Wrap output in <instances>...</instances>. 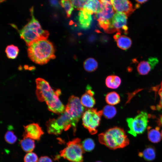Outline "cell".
Here are the masks:
<instances>
[{
  "instance_id": "obj_1",
  "label": "cell",
  "mask_w": 162,
  "mask_h": 162,
  "mask_svg": "<svg viewBox=\"0 0 162 162\" xmlns=\"http://www.w3.org/2000/svg\"><path fill=\"white\" fill-rule=\"evenodd\" d=\"M36 95L38 100L45 101L51 112L57 114L63 113L65 107L59 98L61 94L60 89L54 90L46 81L42 78L36 79Z\"/></svg>"
},
{
  "instance_id": "obj_2",
  "label": "cell",
  "mask_w": 162,
  "mask_h": 162,
  "mask_svg": "<svg viewBox=\"0 0 162 162\" xmlns=\"http://www.w3.org/2000/svg\"><path fill=\"white\" fill-rule=\"evenodd\" d=\"M28 46V56L31 60L37 64H46L56 57L53 44L46 40L35 41Z\"/></svg>"
},
{
  "instance_id": "obj_3",
  "label": "cell",
  "mask_w": 162,
  "mask_h": 162,
  "mask_svg": "<svg viewBox=\"0 0 162 162\" xmlns=\"http://www.w3.org/2000/svg\"><path fill=\"white\" fill-rule=\"evenodd\" d=\"M32 19L22 29L19 30L21 38L29 46L33 43L40 40H47L49 35L48 31L43 30L34 15L33 7L30 9Z\"/></svg>"
},
{
  "instance_id": "obj_4",
  "label": "cell",
  "mask_w": 162,
  "mask_h": 162,
  "mask_svg": "<svg viewBox=\"0 0 162 162\" xmlns=\"http://www.w3.org/2000/svg\"><path fill=\"white\" fill-rule=\"evenodd\" d=\"M99 142L112 149L123 148L129 144V140L124 130L115 127L98 135Z\"/></svg>"
},
{
  "instance_id": "obj_5",
  "label": "cell",
  "mask_w": 162,
  "mask_h": 162,
  "mask_svg": "<svg viewBox=\"0 0 162 162\" xmlns=\"http://www.w3.org/2000/svg\"><path fill=\"white\" fill-rule=\"evenodd\" d=\"M78 122L65 110L57 118L50 119L48 120L46 125L49 134L58 135L60 134L63 130H67L71 128L75 133Z\"/></svg>"
},
{
  "instance_id": "obj_6",
  "label": "cell",
  "mask_w": 162,
  "mask_h": 162,
  "mask_svg": "<svg viewBox=\"0 0 162 162\" xmlns=\"http://www.w3.org/2000/svg\"><path fill=\"white\" fill-rule=\"evenodd\" d=\"M83 149L81 140L76 138L67 143L66 146L60 152V156L71 162H83Z\"/></svg>"
},
{
  "instance_id": "obj_7",
  "label": "cell",
  "mask_w": 162,
  "mask_h": 162,
  "mask_svg": "<svg viewBox=\"0 0 162 162\" xmlns=\"http://www.w3.org/2000/svg\"><path fill=\"white\" fill-rule=\"evenodd\" d=\"M102 5L101 10L96 14L95 17L100 26L108 32L112 18L115 13L110 0H100Z\"/></svg>"
},
{
  "instance_id": "obj_8",
  "label": "cell",
  "mask_w": 162,
  "mask_h": 162,
  "mask_svg": "<svg viewBox=\"0 0 162 162\" xmlns=\"http://www.w3.org/2000/svg\"><path fill=\"white\" fill-rule=\"evenodd\" d=\"M103 115L102 110L98 111L96 109L90 108L85 111L82 116V125L91 134L97 132Z\"/></svg>"
},
{
  "instance_id": "obj_9",
  "label": "cell",
  "mask_w": 162,
  "mask_h": 162,
  "mask_svg": "<svg viewBox=\"0 0 162 162\" xmlns=\"http://www.w3.org/2000/svg\"><path fill=\"white\" fill-rule=\"evenodd\" d=\"M148 118L147 113L142 111L134 118H127L126 121L129 128L128 133L134 136L142 134L147 128Z\"/></svg>"
},
{
  "instance_id": "obj_10",
  "label": "cell",
  "mask_w": 162,
  "mask_h": 162,
  "mask_svg": "<svg viewBox=\"0 0 162 162\" xmlns=\"http://www.w3.org/2000/svg\"><path fill=\"white\" fill-rule=\"evenodd\" d=\"M65 111L74 119L78 122L84 112V108L79 98L72 95L68 99L65 107Z\"/></svg>"
},
{
  "instance_id": "obj_11",
  "label": "cell",
  "mask_w": 162,
  "mask_h": 162,
  "mask_svg": "<svg viewBox=\"0 0 162 162\" xmlns=\"http://www.w3.org/2000/svg\"><path fill=\"white\" fill-rule=\"evenodd\" d=\"M128 16L124 14L116 12L112 20L111 24L108 33L117 31L127 33L128 28L127 26Z\"/></svg>"
},
{
  "instance_id": "obj_12",
  "label": "cell",
  "mask_w": 162,
  "mask_h": 162,
  "mask_svg": "<svg viewBox=\"0 0 162 162\" xmlns=\"http://www.w3.org/2000/svg\"><path fill=\"white\" fill-rule=\"evenodd\" d=\"M111 1L115 12L124 13L128 16L130 15L136 9L132 3L129 0H112Z\"/></svg>"
},
{
  "instance_id": "obj_13",
  "label": "cell",
  "mask_w": 162,
  "mask_h": 162,
  "mask_svg": "<svg viewBox=\"0 0 162 162\" xmlns=\"http://www.w3.org/2000/svg\"><path fill=\"white\" fill-rule=\"evenodd\" d=\"M24 128L23 137L29 138L38 141L44 134L41 127L37 123H32L24 126Z\"/></svg>"
},
{
  "instance_id": "obj_14",
  "label": "cell",
  "mask_w": 162,
  "mask_h": 162,
  "mask_svg": "<svg viewBox=\"0 0 162 162\" xmlns=\"http://www.w3.org/2000/svg\"><path fill=\"white\" fill-rule=\"evenodd\" d=\"M158 62V60L156 57L149 58L147 60L142 61L138 64L137 71L141 75H147L154 69Z\"/></svg>"
},
{
  "instance_id": "obj_15",
  "label": "cell",
  "mask_w": 162,
  "mask_h": 162,
  "mask_svg": "<svg viewBox=\"0 0 162 162\" xmlns=\"http://www.w3.org/2000/svg\"><path fill=\"white\" fill-rule=\"evenodd\" d=\"M92 14L85 9L80 10L77 19L78 25L80 28L85 30L90 28L92 21Z\"/></svg>"
},
{
  "instance_id": "obj_16",
  "label": "cell",
  "mask_w": 162,
  "mask_h": 162,
  "mask_svg": "<svg viewBox=\"0 0 162 162\" xmlns=\"http://www.w3.org/2000/svg\"><path fill=\"white\" fill-rule=\"evenodd\" d=\"M94 93L90 87H87V90L82 96L80 101L82 105L89 108L93 107L95 104V100L94 98Z\"/></svg>"
},
{
  "instance_id": "obj_17",
  "label": "cell",
  "mask_w": 162,
  "mask_h": 162,
  "mask_svg": "<svg viewBox=\"0 0 162 162\" xmlns=\"http://www.w3.org/2000/svg\"><path fill=\"white\" fill-rule=\"evenodd\" d=\"M117 46L120 49L126 50L129 48L132 44V41L129 37L124 35H121V33L118 32L114 36Z\"/></svg>"
},
{
  "instance_id": "obj_18",
  "label": "cell",
  "mask_w": 162,
  "mask_h": 162,
  "mask_svg": "<svg viewBox=\"0 0 162 162\" xmlns=\"http://www.w3.org/2000/svg\"><path fill=\"white\" fill-rule=\"evenodd\" d=\"M102 5L100 0H88L83 9H85L92 14H96L101 10Z\"/></svg>"
},
{
  "instance_id": "obj_19",
  "label": "cell",
  "mask_w": 162,
  "mask_h": 162,
  "mask_svg": "<svg viewBox=\"0 0 162 162\" xmlns=\"http://www.w3.org/2000/svg\"><path fill=\"white\" fill-rule=\"evenodd\" d=\"M139 155L140 157H143L146 161H152L156 157L155 148L152 146H148L142 152L139 153Z\"/></svg>"
},
{
  "instance_id": "obj_20",
  "label": "cell",
  "mask_w": 162,
  "mask_h": 162,
  "mask_svg": "<svg viewBox=\"0 0 162 162\" xmlns=\"http://www.w3.org/2000/svg\"><path fill=\"white\" fill-rule=\"evenodd\" d=\"M121 83V80L119 77L115 75L108 76L105 80L106 86L109 88L116 89L118 88Z\"/></svg>"
},
{
  "instance_id": "obj_21",
  "label": "cell",
  "mask_w": 162,
  "mask_h": 162,
  "mask_svg": "<svg viewBox=\"0 0 162 162\" xmlns=\"http://www.w3.org/2000/svg\"><path fill=\"white\" fill-rule=\"evenodd\" d=\"M159 129L158 127L153 129L149 127L148 128V137L150 141L154 143H157L160 141L161 136Z\"/></svg>"
},
{
  "instance_id": "obj_22",
  "label": "cell",
  "mask_w": 162,
  "mask_h": 162,
  "mask_svg": "<svg viewBox=\"0 0 162 162\" xmlns=\"http://www.w3.org/2000/svg\"><path fill=\"white\" fill-rule=\"evenodd\" d=\"M20 144L22 150L28 153L32 152L35 147L34 140L29 138L23 137Z\"/></svg>"
},
{
  "instance_id": "obj_23",
  "label": "cell",
  "mask_w": 162,
  "mask_h": 162,
  "mask_svg": "<svg viewBox=\"0 0 162 162\" xmlns=\"http://www.w3.org/2000/svg\"><path fill=\"white\" fill-rule=\"evenodd\" d=\"M98 65L96 60L92 58L87 59L83 64L84 69L88 72H92L96 70L98 68Z\"/></svg>"
},
{
  "instance_id": "obj_24",
  "label": "cell",
  "mask_w": 162,
  "mask_h": 162,
  "mask_svg": "<svg viewBox=\"0 0 162 162\" xmlns=\"http://www.w3.org/2000/svg\"><path fill=\"white\" fill-rule=\"evenodd\" d=\"M106 102L110 105L118 104L120 101L119 95L115 92H112L107 93L105 97Z\"/></svg>"
},
{
  "instance_id": "obj_25",
  "label": "cell",
  "mask_w": 162,
  "mask_h": 162,
  "mask_svg": "<svg viewBox=\"0 0 162 162\" xmlns=\"http://www.w3.org/2000/svg\"><path fill=\"white\" fill-rule=\"evenodd\" d=\"M102 112L103 114L106 118L110 119L116 115L117 111L116 108L113 106L107 105L104 107Z\"/></svg>"
},
{
  "instance_id": "obj_26",
  "label": "cell",
  "mask_w": 162,
  "mask_h": 162,
  "mask_svg": "<svg viewBox=\"0 0 162 162\" xmlns=\"http://www.w3.org/2000/svg\"><path fill=\"white\" fill-rule=\"evenodd\" d=\"M19 51V49L17 47L13 45L7 46L5 50L7 57L10 59L16 58L18 55Z\"/></svg>"
},
{
  "instance_id": "obj_27",
  "label": "cell",
  "mask_w": 162,
  "mask_h": 162,
  "mask_svg": "<svg viewBox=\"0 0 162 162\" xmlns=\"http://www.w3.org/2000/svg\"><path fill=\"white\" fill-rule=\"evenodd\" d=\"M65 10L67 16L69 17L74 10V7L70 0H62L60 3Z\"/></svg>"
},
{
  "instance_id": "obj_28",
  "label": "cell",
  "mask_w": 162,
  "mask_h": 162,
  "mask_svg": "<svg viewBox=\"0 0 162 162\" xmlns=\"http://www.w3.org/2000/svg\"><path fill=\"white\" fill-rule=\"evenodd\" d=\"M82 144L85 151H91L94 149L95 147L94 142L91 138L85 139L82 142Z\"/></svg>"
},
{
  "instance_id": "obj_29",
  "label": "cell",
  "mask_w": 162,
  "mask_h": 162,
  "mask_svg": "<svg viewBox=\"0 0 162 162\" xmlns=\"http://www.w3.org/2000/svg\"><path fill=\"white\" fill-rule=\"evenodd\" d=\"M4 137L5 141L10 144L14 143L17 140V136L12 131H7L5 134Z\"/></svg>"
},
{
  "instance_id": "obj_30",
  "label": "cell",
  "mask_w": 162,
  "mask_h": 162,
  "mask_svg": "<svg viewBox=\"0 0 162 162\" xmlns=\"http://www.w3.org/2000/svg\"><path fill=\"white\" fill-rule=\"evenodd\" d=\"M38 160L37 155L32 152L27 153L24 158V162H38Z\"/></svg>"
},
{
  "instance_id": "obj_31",
  "label": "cell",
  "mask_w": 162,
  "mask_h": 162,
  "mask_svg": "<svg viewBox=\"0 0 162 162\" xmlns=\"http://www.w3.org/2000/svg\"><path fill=\"white\" fill-rule=\"evenodd\" d=\"M74 7L75 8L80 10L82 9L87 3L88 0H70Z\"/></svg>"
},
{
  "instance_id": "obj_32",
  "label": "cell",
  "mask_w": 162,
  "mask_h": 162,
  "mask_svg": "<svg viewBox=\"0 0 162 162\" xmlns=\"http://www.w3.org/2000/svg\"><path fill=\"white\" fill-rule=\"evenodd\" d=\"M159 89L158 90V94L160 97V100L157 108L158 110H162V81L159 87Z\"/></svg>"
},
{
  "instance_id": "obj_33",
  "label": "cell",
  "mask_w": 162,
  "mask_h": 162,
  "mask_svg": "<svg viewBox=\"0 0 162 162\" xmlns=\"http://www.w3.org/2000/svg\"><path fill=\"white\" fill-rule=\"evenodd\" d=\"M38 162H52V160L47 156H41L39 158Z\"/></svg>"
},
{
  "instance_id": "obj_34",
  "label": "cell",
  "mask_w": 162,
  "mask_h": 162,
  "mask_svg": "<svg viewBox=\"0 0 162 162\" xmlns=\"http://www.w3.org/2000/svg\"><path fill=\"white\" fill-rule=\"evenodd\" d=\"M50 2L51 5L55 7H58L59 3L58 1L57 0H51Z\"/></svg>"
},
{
  "instance_id": "obj_35",
  "label": "cell",
  "mask_w": 162,
  "mask_h": 162,
  "mask_svg": "<svg viewBox=\"0 0 162 162\" xmlns=\"http://www.w3.org/2000/svg\"><path fill=\"white\" fill-rule=\"evenodd\" d=\"M147 1H148L147 0H136V2H137V3H140V4H141L144 3L146 2H147Z\"/></svg>"
},
{
  "instance_id": "obj_36",
  "label": "cell",
  "mask_w": 162,
  "mask_h": 162,
  "mask_svg": "<svg viewBox=\"0 0 162 162\" xmlns=\"http://www.w3.org/2000/svg\"><path fill=\"white\" fill-rule=\"evenodd\" d=\"M161 137L162 138V130H161Z\"/></svg>"
},
{
  "instance_id": "obj_37",
  "label": "cell",
  "mask_w": 162,
  "mask_h": 162,
  "mask_svg": "<svg viewBox=\"0 0 162 162\" xmlns=\"http://www.w3.org/2000/svg\"><path fill=\"white\" fill-rule=\"evenodd\" d=\"M95 162H102L100 161H96Z\"/></svg>"
}]
</instances>
